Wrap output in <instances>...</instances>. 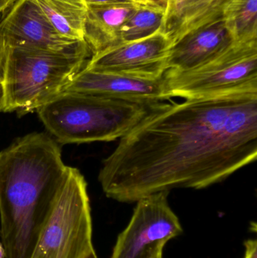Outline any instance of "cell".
<instances>
[{
    "label": "cell",
    "instance_id": "obj_16",
    "mask_svg": "<svg viewBox=\"0 0 257 258\" xmlns=\"http://www.w3.org/2000/svg\"><path fill=\"white\" fill-rule=\"evenodd\" d=\"M230 0H185L179 21L169 32L172 44L179 40L190 29L208 17L223 13Z\"/></svg>",
    "mask_w": 257,
    "mask_h": 258
},
{
    "label": "cell",
    "instance_id": "obj_15",
    "mask_svg": "<svg viewBox=\"0 0 257 258\" xmlns=\"http://www.w3.org/2000/svg\"><path fill=\"white\" fill-rule=\"evenodd\" d=\"M164 13L163 8L138 6L122 25L120 43L144 39L164 30Z\"/></svg>",
    "mask_w": 257,
    "mask_h": 258
},
{
    "label": "cell",
    "instance_id": "obj_11",
    "mask_svg": "<svg viewBox=\"0 0 257 258\" xmlns=\"http://www.w3.org/2000/svg\"><path fill=\"white\" fill-rule=\"evenodd\" d=\"M234 41L222 14L198 26L172 45L167 70L187 71L198 68L218 55Z\"/></svg>",
    "mask_w": 257,
    "mask_h": 258
},
{
    "label": "cell",
    "instance_id": "obj_3",
    "mask_svg": "<svg viewBox=\"0 0 257 258\" xmlns=\"http://www.w3.org/2000/svg\"><path fill=\"white\" fill-rule=\"evenodd\" d=\"M92 56L85 40L64 52L7 45L3 112L22 116L37 111L65 92Z\"/></svg>",
    "mask_w": 257,
    "mask_h": 258
},
{
    "label": "cell",
    "instance_id": "obj_24",
    "mask_svg": "<svg viewBox=\"0 0 257 258\" xmlns=\"http://www.w3.org/2000/svg\"><path fill=\"white\" fill-rule=\"evenodd\" d=\"M85 258H98V255H97L96 252L95 251H93V252L91 253L89 255H88L87 257Z\"/></svg>",
    "mask_w": 257,
    "mask_h": 258
},
{
    "label": "cell",
    "instance_id": "obj_7",
    "mask_svg": "<svg viewBox=\"0 0 257 258\" xmlns=\"http://www.w3.org/2000/svg\"><path fill=\"white\" fill-rule=\"evenodd\" d=\"M168 194L158 192L137 202L111 258H163L166 244L183 233L179 218L169 206Z\"/></svg>",
    "mask_w": 257,
    "mask_h": 258
},
{
    "label": "cell",
    "instance_id": "obj_4",
    "mask_svg": "<svg viewBox=\"0 0 257 258\" xmlns=\"http://www.w3.org/2000/svg\"><path fill=\"white\" fill-rule=\"evenodd\" d=\"M152 107L64 92L39 108L37 113L57 143L78 144L120 139Z\"/></svg>",
    "mask_w": 257,
    "mask_h": 258
},
{
    "label": "cell",
    "instance_id": "obj_2",
    "mask_svg": "<svg viewBox=\"0 0 257 258\" xmlns=\"http://www.w3.org/2000/svg\"><path fill=\"white\" fill-rule=\"evenodd\" d=\"M58 143L43 132L0 151V233L5 258H31L68 170Z\"/></svg>",
    "mask_w": 257,
    "mask_h": 258
},
{
    "label": "cell",
    "instance_id": "obj_23",
    "mask_svg": "<svg viewBox=\"0 0 257 258\" xmlns=\"http://www.w3.org/2000/svg\"><path fill=\"white\" fill-rule=\"evenodd\" d=\"M6 257V252H5L4 247L3 243L0 242V258H5Z\"/></svg>",
    "mask_w": 257,
    "mask_h": 258
},
{
    "label": "cell",
    "instance_id": "obj_10",
    "mask_svg": "<svg viewBox=\"0 0 257 258\" xmlns=\"http://www.w3.org/2000/svg\"><path fill=\"white\" fill-rule=\"evenodd\" d=\"M65 92L104 97L149 107L170 98L164 74L160 78L147 80L86 68L77 74Z\"/></svg>",
    "mask_w": 257,
    "mask_h": 258
},
{
    "label": "cell",
    "instance_id": "obj_22",
    "mask_svg": "<svg viewBox=\"0 0 257 258\" xmlns=\"http://www.w3.org/2000/svg\"><path fill=\"white\" fill-rule=\"evenodd\" d=\"M3 92L2 84L0 83V112H3Z\"/></svg>",
    "mask_w": 257,
    "mask_h": 258
},
{
    "label": "cell",
    "instance_id": "obj_21",
    "mask_svg": "<svg viewBox=\"0 0 257 258\" xmlns=\"http://www.w3.org/2000/svg\"><path fill=\"white\" fill-rule=\"evenodd\" d=\"M83 1L85 3L87 6H92V5L116 4V3H135L134 0H83Z\"/></svg>",
    "mask_w": 257,
    "mask_h": 258
},
{
    "label": "cell",
    "instance_id": "obj_13",
    "mask_svg": "<svg viewBox=\"0 0 257 258\" xmlns=\"http://www.w3.org/2000/svg\"><path fill=\"white\" fill-rule=\"evenodd\" d=\"M57 33L72 41L84 39L88 6L83 0H32Z\"/></svg>",
    "mask_w": 257,
    "mask_h": 258
},
{
    "label": "cell",
    "instance_id": "obj_18",
    "mask_svg": "<svg viewBox=\"0 0 257 258\" xmlns=\"http://www.w3.org/2000/svg\"><path fill=\"white\" fill-rule=\"evenodd\" d=\"M3 7V2L0 0V13ZM7 45L3 34L0 32V83H2L4 75L5 63H6Z\"/></svg>",
    "mask_w": 257,
    "mask_h": 258
},
{
    "label": "cell",
    "instance_id": "obj_20",
    "mask_svg": "<svg viewBox=\"0 0 257 258\" xmlns=\"http://www.w3.org/2000/svg\"><path fill=\"white\" fill-rule=\"evenodd\" d=\"M134 1L139 6L159 7L164 9L167 5V0H134Z\"/></svg>",
    "mask_w": 257,
    "mask_h": 258
},
{
    "label": "cell",
    "instance_id": "obj_12",
    "mask_svg": "<svg viewBox=\"0 0 257 258\" xmlns=\"http://www.w3.org/2000/svg\"><path fill=\"white\" fill-rule=\"evenodd\" d=\"M138 6L134 3L88 6L84 39L92 55L120 43L122 25Z\"/></svg>",
    "mask_w": 257,
    "mask_h": 258
},
{
    "label": "cell",
    "instance_id": "obj_9",
    "mask_svg": "<svg viewBox=\"0 0 257 258\" xmlns=\"http://www.w3.org/2000/svg\"><path fill=\"white\" fill-rule=\"evenodd\" d=\"M0 32L9 46L57 52L73 51L84 42L60 36L32 0H7L0 13Z\"/></svg>",
    "mask_w": 257,
    "mask_h": 258
},
{
    "label": "cell",
    "instance_id": "obj_17",
    "mask_svg": "<svg viewBox=\"0 0 257 258\" xmlns=\"http://www.w3.org/2000/svg\"><path fill=\"white\" fill-rule=\"evenodd\" d=\"M184 2L185 0H167L163 23L164 31L169 33L179 21L184 9Z\"/></svg>",
    "mask_w": 257,
    "mask_h": 258
},
{
    "label": "cell",
    "instance_id": "obj_8",
    "mask_svg": "<svg viewBox=\"0 0 257 258\" xmlns=\"http://www.w3.org/2000/svg\"><path fill=\"white\" fill-rule=\"evenodd\" d=\"M170 47L169 33L161 29L144 39L121 42L93 54L85 68L155 80L163 77L167 71Z\"/></svg>",
    "mask_w": 257,
    "mask_h": 258
},
{
    "label": "cell",
    "instance_id": "obj_1",
    "mask_svg": "<svg viewBox=\"0 0 257 258\" xmlns=\"http://www.w3.org/2000/svg\"><path fill=\"white\" fill-rule=\"evenodd\" d=\"M257 158V92L152 106L98 175L108 198L138 200L223 182Z\"/></svg>",
    "mask_w": 257,
    "mask_h": 258
},
{
    "label": "cell",
    "instance_id": "obj_19",
    "mask_svg": "<svg viewBox=\"0 0 257 258\" xmlns=\"http://www.w3.org/2000/svg\"><path fill=\"white\" fill-rule=\"evenodd\" d=\"M244 258H257V242L256 239H247L244 242Z\"/></svg>",
    "mask_w": 257,
    "mask_h": 258
},
{
    "label": "cell",
    "instance_id": "obj_6",
    "mask_svg": "<svg viewBox=\"0 0 257 258\" xmlns=\"http://www.w3.org/2000/svg\"><path fill=\"white\" fill-rule=\"evenodd\" d=\"M164 77L170 98L257 92V38L234 41L207 63L190 71L167 70Z\"/></svg>",
    "mask_w": 257,
    "mask_h": 258
},
{
    "label": "cell",
    "instance_id": "obj_5",
    "mask_svg": "<svg viewBox=\"0 0 257 258\" xmlns=\"http://www.w3.org/2000/svg\"><path fill=\"white\" fill-rule=\"evenodd\" d=\"M95 251L87 183L69 166L31 258H85Z\"/></svg>",
    "mask_w": 257,
    "mask_h": 258
},
{
    "label": "cell",
    "instance_id": "obj_14",
    "mask_svg": "<svg viewBox=\"0 0 257 258\" xmlns=\"http://www.w3.org/2000/svg\"><path fill=\"white\" fill-rule=\"evenodd\" d=\"M223 17L234 40L257 38V0H230Z\"/></svg>",
    "mask_w": 257,
    "mask_h": 258
}]
</instances>
